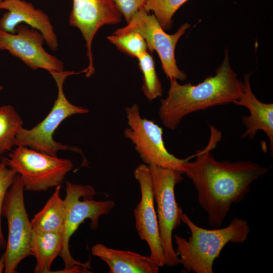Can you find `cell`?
<instances>
[{
  "label": "cell",
  "instance_id": "cell-7",
  "mask_svg": "<svg viewBox=\"0 0 273 273\" xmlns=\"http://www.w3.org/2000/svg\"><path fill=\"white\" fill-rule=\"evenodd\" d=\"M7 165L19 175L27 191H45L63 182L73 165L69 159L41 152L24 146L3 158Z\"/></svg>",
  "mask_w": 273,
  "mask_h": 273
},
{
  "label": "cell",
  "instance_id": "cell-15",
  "mask_svg": "<svg viewBox=\"0 0 273 273\" xmlns=\"http://www.w3.org/2000/svg\"><path fill=\"white\" fill-rule=\"evenodd\" d=\"M252 73L244 77L243 91L241 98L234 104L247 108L250 113L248 116L242 117V122L246 130L242 138L253 139L258 130L263 131L269 140L270 150L273 151V104L260 101L253 94L250 83Z\"/></svg>",
  "mask_w": 273,
  "mask_h": 273
},
{
  "label": "cell",
  "instance_id": "cell-28",
  "mask_svg": "<svg viewBox=\"0 0 273 273\" xmlns=\"http://www.w3.org/2000/svg\"><path fill=\"white\" fill-rule=\"evenodd\" d=\"M0 50H3V48L2 46H1V44H0Z\"/></svg>",
  "mask_w": 273,
  "mask_h": 273
},
{
  "label": "cell",
  "instance_id": "cell-27",
  "mask_svg": "<svg viewBox=\"0 0 273 273\" xmlns=\"http://www.w3.org/2000/svg\"><path fill=\"white\" fill-rule=\"evenodd\" d=\"M8 1V0H0V3L3 2H5V1Z\"/></svg>",
  "mask_w": 273,
  "mask_h": 273
},
{
  "label": "cell",
  "instance_id": "cell-9",
  "mask_svg": "<svg viewBox=\"0 0 273 273\" xmlns=\"http://www.w3.org/2000/svg\"><path fill=\"white\" fill-rule=\"evenodd\" d=\"M24 188L16 174L8 190L2 207V215L6 217L8 236L3 254L6 273H14L20 262L30 255L32 229L24 204Z\"/></svg>",
  "mask_w": 273,
  "mask_h": 273
},
{
  "label": "cell",
  "instance_id": "cell-2",
  "mask_svg": "<svg viewBox=\"0 0 273 273\" xmlns=\"http://www.w3.org/2000/svg\"><path fill=\"white\" fill-rule=\"evenodd\" d=\"M167 96L160 100L159 116L163 125L175 130L182 119L197 111L230 103L241 97L243 82L232 68L226 48L215 75L205 78L196 85L180 84L175 78L169 79Z\"/></svg>",
  "mask_w": 273,
  "mask_h": 273
},
{
  "label": "cell",
  "instance_id": "cell-12",
  "mask_svg": "<svg viewBox=\"0 0 273 273\" xmlns=\"http://www.w3.org/2000/svg\"><path fill=\"white\" fill-rule=\"evenodd\" d=\"M43 36L38 30L25 24L18 25L15 33L0 29V44L33 70L43 69L51 72L64 71L63 63L44 49Z\"/></svg>",
  "mask_w": 273,
  "mask_h": 273
},
{
  "label": "cell",
  "instance_id": "cell-5",
  "mask_svg": "<svg viewBox=\"0 0 273 273\" xmlns=\"http://www.w3.org/2000/svg\"><path fill=\"white\" fill-rule=\"evenodd\" d=\"M83 73H86L85 69L79 72L64 70L50 72L58 88L57 98L52 110L34 127L29 129L22 127L16 135L14 145L26 146L54 156H56L57 152L61 150L76 152L83 156V166L87 165V161L80 149L57 142L53 139L55 130L67 118L73 115L86 114L89 112L86 108L70 103L66 98L63 89L64 83L67 77Z\"/></svg>",
  "mask_w": 273,
  "mask_h": 273
},
{
  "label": "cell",
  "instance_id": "cell-24",
  "mask_svg": "<svg viewBox=\"0 0 273 273\" xmlns=\"http://www.w3.org/2000/svg\"><path fill=\"white\" fill-rule=\"evenodd\" d=\"M148 0H113L118 11L128 23L144 7Z\"/></svg>",
  "mask_w": 273,
  "mask_h": 273
},
{
  "label": "cell",
  "instance_id": "cell-19",
  "mask_svg": "<svg viewBox=\"0 0 273 273\" xmlns=\"http://www.w3.org/2000/svg\"><path fill=\"white\" fill-rule=\"evenodd\" d=\"M23 120L10 105L0 107V155L11 150Z\"/></svg>",
  "mask_w": 273,
  "mask_h": 273
},
{
  "label": "cell",
  "instance_id": "cell-8",
  "mask_svg": "<svg viewBox=\"0 0 273 273\" xmlns=\"http://www.w3.org/2000/svg\"><path fill=\"white\" fill-rule=\"evenodd\" d=\"M125 113L128 127L124 129V135L133 144L142 161L148 166L170 168L184 174V164L192 157L180 159L169 152L162 127L154 121L142 118L137 104L126 107Z\"/></svg>",
  "mask_w": 273,
  "mask_h": 273
},
{
  "label": "cell",
  "instance_id": "cell-6",
  "mask_svg": "<svg viewBox=\"0 0 273 273\" xmlns=\"http://www.w3.org/2000/svg\"><path fill=\"white\" fill-rule=\"evenodd\" d=\"M152 179L154 201L165 265L174 267L178 257L172 244L173 231L181 224L183 214L177 203L174 189L184 179L182 173L173 169L155 165L148 166Z\"/></svg>",
  "mask_w": 273,
  "mask_h": 273
},
{
  "label": "cell",
  "instance_id": "cell-18",
  "mask_svg": "<svg viewBox=\"0 0 273 273\" xmlns=\"http://www.w3.org/2000/svg\"><path fill=\"white\" fill-rule=\"evenodd\" d=\"M61 185L55 190L43 208L30 221L33 231L63 232L65 217V204L60 195Z\"/></svg>",
  "mask_w": 273,
  "mask_h": 273
},
{
  "label": "cell",
  "instance_id": "cell-3",
  "mask_svg": "<svg viewBox=\"0 0 273 273\" xmlns=\"http://www.w3.org/2000/svg\"><path fill=\"white\" fill-rule=\"evenodd\" d=\"M181 222L188 226L191 234L188 240L174 236L175 251L178 263L187 272L213 273L214 261L225 245L246 242L250 233L248 222L237 217L233 218L224 228L210 230L196 225L184 213Z\"/></svg>",
  "mask_w": 273,
  "mask_h": 273
},
{
  "label": "cell",
  "instance_id": "cell-1",
  "mask_svg": "<svg viewBox=\"0 0 273 273\" xmlns=\"http://www.w3.org/2000/svg\"><path fill=\"white\" fill-rule=\"evenodd\" d=\"M210 140L195 159L184 164V174L192 181L198 203L213 228H220L234 204L241 202L249 193L251 184L269 170L250 160L231 162L215 159L211 151L221 140V133L210 126Z\"/></svg>",
  "mask_w": 273,
  "mask_h": 273
},
{
  "label": "cell",
  "instance_id": "cell-21",
  "mask_svg": "<svg viewBox=\"0 0 273 273\" xmlns=\"http://www.w3.org/2000/svg\"><path fill=\"white\" fill-rule=\"evenodd\" d=\"M117 49L127 55L138 58L147 52L148 47L144 38L139 33L129 31L121 34L113 33L107 37Z\"/></svg>",
  "mask_w": 273,
  "mask_h": 273
},
{
  "label": "cell",
  "instance_id": "cell-22",
  "mask_svg": "<svg viewBox=\"0 0 273 273\" xmlns=\"http://www.w3.org/2000/svg\"><path fill=\"white\" fill-rule=\"evenodd\" d=\"M188 0H148L144 8L152 12L162 28L169 30L172 26L175 12Z\"/></svg>",
  "mask_w": 273,
  "mask_h": 273
},
{
  "label": "cell",
  "instance_id": "cell-13",
  "mask_svg": "<svg viewBox=\"0 0 273 273\" xmlns=\"http://www.w3.org/2000/svg\"><path fill=\"white\" fill-rule=\"evenodd\" d=\"M133 174L141 192V200L134 210L135 228L140 239L145 241L150 248L151 259L159 267H163L165 261L149 166L140 164Z\"/></svg>",
  "mask_w": 273,
  "mask_h": 273
},
{
  "label": "cell",
  "instance_id": "cell-10",
  "mask_svg": "<svg viewBox=\"0 0 273 273\" xmlns=\"http://www.w3.org/2000/svg\"><path fill=\"white\" fill-rule=\"evenodd\" d=\"M122 28L117 29L113 33L121 34L129 31L139 33L146 41L148 50L156 51L160 58L162 69L168 78H175L184 81L187 75L176 64L175 57L176 46L180 38L191 27L188 23L183 24L171 34H167L162 28L153 14L141 9Z\"/></svg>",
  "mask_w": 273,
  "mask_h": 273
},
{
  "label": "cell",
  "instance_id": "cell-16",
  "mask_svg": "<svg viewBox=\"0 0 273 273\" xmlns=\"http://www.w3.org/2000/svg\"><path fill=\"white\" fill-rule=\"evenodd\" d=\"M92 253L107 263L109 273H157L159 270L150 256L110 248L100 243L92 247Z\"/></svg>",
  "mask_w": 273,
  "mask_h": 273
},
{
  "label": "cell",
  "instance_id": "cell-17",
  "mask_svg": "<svg viewBox=\"0 0 273 273\" xmlns=\"http://www.w3.org/2000/svg\"><path fill=\"white\" fill-rule=\"evenodd\" d=\"M63 243V232L33 231L29 253L36 260L34 272H51L52 264L60 255Z\"/></svg>",
  "mask_w": 273,
  "mask_h": 273
},
{
  "label": "cell",
  "instance_id": "cell-11",
  "mask_svg": "<svg viewBox=\"0 0 273 273\" xmlns=\"http://www.w3.org/2000/svg\"><path fill=\"white\" fill-rule=\"evenodd\" d=\"M122 17L113 0H73L69 23L79 30L85 41L88 60L86 77L95 72L92 53L95 36L103 26L120 22Z\"/></svg>",
  "mask_w": 273,
  "mask_h": 273
},
{
  "label": "cell",
  "instance_id": "cell-14",
  "mask_svg": "<svg viewBox=\"0 0 273 273\" xmlns=\"http://www.w3.org/2000/svg\"><path fill=\"white\" fill-rule=\"evenodd\" d=\"M0 10L7 11L0 18L1 30L15 33L18 25L25 24L39 31L52 50L58 49V37L49 16L31 3L24 0H8L0 3Z\"/></svg>",
  "mask_w": 273,
  "mask_h": 273
},
{
  "label": "cell",
  "instance_id": "cell-26",
  "mask_svg": "<svg viewBox=\"0 0 273 273\" xmlns=\"http://www.w3.org/2000/svg\"><path fill=\"white\" fill-rule=\"evenodd\" d=\"M3 87L2 86L0 85V93L2 91V90L3 89Z\"/></svg>",
  "mask_w": 273,
  "mask_h": 273
},
{
  "label": "cell",
  "instance_id": "cell-4",
  "mask_svg": "<svg viewBox=\"0 0 273 273\" xmlns=\"http://www.w3.org/2000/svg\"><path fill=\"white\" fill-rule=\"evenodd\" d=\"M65 217L63 231V248L60 256L65 268L59 272H88L91 268L90 261L82 263L75 260L69 250V241L73 234L84 220L89 219L92 230L99 227L101 215H108L114 208L112 200L98 201L93 198L96 192L90 185H82L68 181L66 182Z\"/></svg>",
  "mask_w": 273,
  "mask_h": 273
},
{
  "label": "cell",
  "instance_id": "cell-20",
  "mask_svg": "<svg viewBox=\"0 0 273 273\" xmlns=\"http://www.w3.org/2000/svg\"><path fill=\"white\" fill-rule=\"evenodd\" d=\"M137 59L139 68L143 74L142 90L144 95L150 101L162 97L163 88L156 72L153 57L147 51Z\"/></svg>",
  "mask_w": 273,
  "mask_h": 273
},
{
  "label": "cell",
  "instance_id": "cell-25",
  "mask_svg": "<svg viewBox=\"0 0 273 273\" xmlns=\"http://www.w3.org/2000/svg\"><path fill=\"white\" fill-rule=\"evenodd\" d=\"M5 269V259L3 254L0 256V272Z\"/></svg>",
  "mask_w": 273,
  "mask_h": 273
},
{
  "label": "cell",
  "instance_id": "cell-23",
  "mask_svg": "<svg viewBox=\"0 0 273 273\" xmlns=\"http://www.w3.org/2000/svg\"><path fill=\"white\" fill-rule=\"evenodd\" d=\"M16 174V172L10 168L2 158L0 162V248L2 249L6 246L1 224L2 207L6 194Z\"/></svg>",
  "mask_w": 273,
  "mask_h": 273
}]
</instances>
